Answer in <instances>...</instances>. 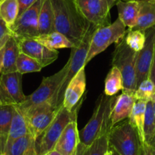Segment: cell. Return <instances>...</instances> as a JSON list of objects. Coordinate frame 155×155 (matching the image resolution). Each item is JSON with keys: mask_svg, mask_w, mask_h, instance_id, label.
I'll return each instance as SVG.
<instances>
[{"mask_svg": "<svg viewBox=\"0 0 155 155\" xmlns=\"http://www.w3.org/2000/svg\"><path fill=\"white\" fill-rule=\"evenodd\" d=\"M54 14L55 31L63 34L74 47L85 36L91 23L78 10L74 0H50Z\"/></svg>", "mask_w": 155, "mask_h": 155, "instance_id": "cell-1", "label": "cell"}, {"mask_svg": "<svg viewBox=\"0 0 155 155\" xmlns=\"http://www.w3.org/2000/svg\"><path fill=\"white\" fill-rule=\"evenodd\" d=\"M117 96H107L102 94L97 101L96 107L91 118L85 126L79 131L81 144L91 145L98 137L109 134L113 128L110 113Z\"/></svg>", "mask_w": 155, "mask_h": 155, "instance_id": "cell-2", "label": "cell"}, {"mask_svg": "<svg viewBox=\"0 0 155 155\" xmlns=\"http://www.w3.org/2000/svg\"><path fill=\"white\" fill-rule=\"evenodd\" d=\"M68 67V65L66 62L63 68L56 74L49 77H44L38 88L31 94L27 96L25 102L15 105L16 107L22 112L23 114L35 107L47 103L52 104L56 107L57 92L66 74Z\"/></svg>", "mask_w": 155, "mask_h": 155, "instance_id": "cell-3", "label": "cell"}, {"mask_svg": "<svg viewBox=\"0 0 155 155\" xmlns=\"http://www.w3.org/2000/svg\"><path fill=\"white\" fill-rule=\"evenodd\" d=\"M81 102L78 104L71 111H68L63 106H61L54 120L47 128L44 133L36 140L37 155H46L54 150L55 145L65 128L70 122L77 120L78 110Z\"/></svg>", "mask_w": 155, "mask_h": 155, "instance_id": "cell-4", "label": "cell"}, {"mask_svg": "<svg viewBox=\"0 0 155 155\" xmlns=\"http://www.w3.org/2000/svg\"><path fill=\"white\" fill-rule=\"evenodd\" d=\"M109 147L120 155H139L141 140L129 120L113 126L108 135Z\"/></svg>", "mask_w": 155, "mask_h": 155, "instance_id": "cell-5", "label": "cell"}, {"mask_svg": "<svg viewBox=\"0 0 155 155\" xmlns=\"http://www.w3.org/2000/svg\"><path fill=\"white\" fill-rule=\"evenodd\" d=\"M138 53L129 48L124 38L116 44L113 66L120 69L123 76V92L134 94L136 90V59Z\"/></svg>", "mask_w": 155, "mask_h": 155, "instance_id": "cell-6", "label": "cell"}, {"mask_svg": "<svg viewBox=\"0 0 155 155\" xmlns=\"http://www.w3.org/2000/svg\"><path fill=\"white\" fill-rule=\"evenodd\" d=\"M97 28L98 27H97L96 25L91 24L85 36L81 41V42L80 43L78 47H74L71 48L70 58L68 62H67L68 65L67 73L57 92L56 104L57 108H60L61 106L62 105L65 89H66L67 86L69 84L71 80L83 67H85L86 58H87V56L89 46H90L91 41L94 34Z\"/></svg>", "mask_w": 155, "mask_h": 155, "instance_id": "cell-7", "label": "cell"}, {"mask_svg": "<svg viewBox=\"0 0 155 155\" xmlns=\"http://www.w3.org/2000/svg\"><path fill=\"white\" fill-rule=\"evenodd\" d=\"M127 31L128 29L119 18L110 25L98 28L91 41L85 65L111 44H116L121 41L127 34Z\"/></svg>", "mask_w": 155, "mask_h": 155, "instance_id": "cell-8", "label": "cell"}, {"mask_svg": "<svg viewBox=\"0 0 155 155\" xmlns=\"http://www.w3.org/2000/svg\"><path fill=\"white\" fill-rule=\"evenodd\" d=\"M59 108L52 104H42L24 113L30 135L37 140L56 117Z\"/></svg>", "mask_w": 155, "mask_h": 155, "instance_id": "cell-9", "label": "cell"}, {"mask_svg": "<svg viewBox=\"0 0 155 155\" xmlns=\"http://www.w3.org/2000/svg\"><path fill=\"white\" fill-rule=\"evenodd\" d=\"M42 0H37L28 9L18 17L14 25L9 28L12 36L16 40L34 38L38 34V18Z\"/></svg>", "mask_w": 155, "mask_h": 155, "instance_id": "cell-10", "label": "cell"}, {"mask_svg": "<svg viewBox=\"0 0 155 155\" xmlns=\"http://www.w3.org/2000/svg\"><path fill=\"white\" fill-rule=\"evenodd\" d=\"M22 74L18 71L2 74L0 77V99L2 105H18L27 96L22 90Z\"/></svg>", "mask_w": 155, "mask_h": 155, "instance_id": "cell-11", "label": "cell"}, {"mask_svg": "<svg viewBox=\"0 0 155 155\" xmlns=\"http://www.w3.org/2000/svg\"><path fill=\"white\" fill-rule=\"evenodd\" d=\"M81 15L98 28L107 26L110 21V8L103 0H74Z\"/></svg>", "mask_w": 155, "mask_h": 155, "instance_id": "cell-12", "label": "cell"}, {"mask_svg": "<svg viewBox=\"0 0 155 155\" xmlns=\"http://www.w3.org/2000/svg\"><path fill=\"white\" fill-rule=\"evenodd\" d=\"M146 41L136 59V88L144 80L148 78L155 49V26L145 31Z\"/></svg>", "mask_w": 155, "mask_h": 155, "instance_id": "cell-13", "label": "cell"}, {"mask_svg": "<svg viewBox=\"0 0 155 155\" xmlns=\"http://www.w3.org/2000/svg\"><path fill=\"white\" fill-rule=\"evenodd\" d=\"M16 41L18 44L20 53L34 58L43 68L55 62L59 56L57 50L45 47L34 38H22Z\"/></svg>", "mask_w": 155, "mask_h": 155, "instance_id": "cell-14", "label": "cell"}, {"mask_svg": "<svg viewBox=\"0 0 155 155\" xmlns=\"http://www.w3.org/2000/svg\"><path fill=\"white\" fill-rule=\"evenodd\" d=\"M86 89L85 67H83L74 75L67 86L64 95L62 106L68 111H71L81 102Z\"/></svg>", "mask_w": 155, "mask_h": 155, "instance_id": "cell-15", "label": "cell"}, {"mask_svg": "<svg viewBox=\"0 0 155 155\" xmlns=\"http://www.w3.org/2000/svg\"><path fill=\"white\" fill-rule=\"evenodd\" d=\"M79 142V131L75 120L67 125L58 139L54 150L62 155H74Z\"/></svg>", "mask_w": 155, "mask_h": 155, "instance_id": "cell-16", "label": "cell"}, {"mask_svg": "<svg viewBox=\"0 0 155 155\" xmlns=\"http://www.w3.org/2000/svg\"><path fill=\"white\" fill-rule=\"evenodd\" d=\"M135 101L136 99L134 97V94L123 92L116 97L110 113L112 126H114L117 123L129 118Z\"/></svg>", "mask_w": 155, "mask_h": 155, "instance_id": "cell-17", "label": "cell"}, {"mask_svg": "<svg viewBox=\"0 0 155 155\" xmlns=\"http://www.w3.org/2000/svg\"><path fill=\"white\" fill-rule=\"evenodd\" d=\"M116 5L118 9L119 18L129 30L133 29L138 22L139 11L138 0H132L129 2L118 1Z\"/></svg>", "mask_w": 155, "mask_h": 155, "instance_id": "cell-18", "label": "cell"}, {"mask_svg": "<svg viewBox=\"0 0 155 155\" xmlns=\"http://www.w3.org/2000/svg\"><path fill=\"white\" fill-rule=\"evenodd\" d=\"M138 22L133 29L145 31L155 26V0H138Z\"/></svg>", "mask_w": 155, "mask_h": 155, "instance_id": "cell-19", "label": "cell"}, {"mask_svg": "<svg viewBox=\"0 0 155 155\" xmlns=\"http://www.w3.org/2000/svg\"><path fill=\"white\" fill-rule=\"evenodd\" d=\"M4 153L6 155H37L36 140L28 135L15 140L5 149Z\"/></svg>", "mask_w": 155, "mask_h": 155, "instance_id": "cell-20", "label": "cell"}, {"mask_svg": "<svg viewBox=\"0 0 155 155\" xmlns=\"http://www.w3.org/2000/svg\"><path fill=\"white\" fill-rule=\"evenodd\" d=\"M19 54L20 50L17 41L14 37L11 36L4 47L2 74L17 71L16 62Z\"/></svg>", "mask_w": 155, "mask_h": 155, "instance_id": "cell-21", "label": "cell"}, {"mask_svg": "<svg viewBox=\"0 0 155 155\" xmlns=\"http://www.w3.org/2000/svg\"><path fill=\"white\" fill-rule=\"evenodd\" d=\"M28 134H29V132H28L25 116H24L22 112L15 105H14V113H13L12 120L5 147L9 145L15 140L25 136Z\"/></svg>", "mask_w": 155, "mask_h": 155, "instance_id": "cell-22", "label": "cell"}, {"mask_svg": "<svg viewBox=\"0 0 155 155\" xmlns=\"http://www.w3.org/2000/svg\"><path fill=\"white\" fill-rule=\"evenodd\" d=\"M55 31L54 14L50 0H42L38 18L39 35Z\"/></svg>", "mask_w": 155, "mask_h": 155, "instance_id": "cell-23", "label": "cell"}, {"mask_svg": "<svg viewBox=\"0 0 155 155\" xmlns=\"http://www.w3.org/2000/svg\"><path fill=\"white\" fill-rule=\"evenodd\" d=\"M14 113V105H0V154L4 153Z\"/></svg>", "mask_w": 155, "mask_h": 155, "instance_id": "cell-24", "label": "cell"}, {"mask_svg": "<svg viewBox=\"0 0 155 155\" xmlns=\"http://www.w3.org/2000/svg\"><path fill=\"white\" fill-rule=\"evenodd\" d=\"M37 42L52 50L65 48H73L74 45L66 37L57 31H53L46 34L37 35L34 37Z\"/></svg>", "mask_w": 155, "mask_h": 155, "instance_id": "cell-25", "label": "cell"}, {"mask_svg": "<svg viewBox=\"0 0 155 155\" xmlns=\"http://www.w3.org/2000/svg\"><path fill=\"white\" fill-rule=\"evenodd\" d=\"M146 104L147 102L144 101H136L134 107L131 112L130 116H129V123L132 126L136 129L139 136L141 142L144 141V117H145Z\"/></svg>", "mask_w": 155, "mask_h": 155, "instance_id": "cell-26", "label": "cell"}, {"mask_svg": "<svg viewBox=\"0 0 155 155\" xmlns=\"http://www.w3.org/2000/svg\"><path fill=\"white\" fill-rule=\"evenodd\" d=\"M108 135L105 134L98 137L91 145L86 146L79 142L74 155H104L109 149Z\"/></svg>", "mask_w": 155, "mask_h": 155, "instance_id": "cell-27", "label": "cell"}, {"mask_svg": "<svg viewBox=\"0 0 155 155\" xmlns=\"http://www.w3.org/2000/svg\"><path fill=\"white\" fill-rule=\"evenodd\" d=\"M123 76L117 67L113 66L105 79L104 94L107 96H115L120 91H123Z\"/></svg>", "mask_w": 155, "mask_h": 155, "instance_id": "cell-28", "label": "cell"}, {"mask_svg": "<svg viewBox=\"0 0 155 155\" xmlns=\"http://www.w3.org/2000/svg\"><path fill=\"white\" fill-rule=\"evenodd\" d=\"M18 0H2L0 2V17L8 28L14 25L18 17Z\"/></svg>", "mask_w": 155, "mask_h": 155, "instance_id": "cell-29", "label": "cell"}, {"mask_svg": "<svg viewBox=\"0 0 155 155\" xmlns=\"http://www.w3.org/2000/svg\"><path fill=\"white\" fill-rule=\"evenodd\" d=\"M16 66H17V71L21 74H27V73L39 72L43 68L41 64L36 59L22 53H20L18 57Z\"/></svg>", "mask_w": 155, "mask_h": 155, "instance_id": "cell-30", "label": "cell"}, {"mask_svg": "<svg viewBox=\"0 0 155 155\" xmlns=\"http://www.w3.org/2000/svg\"><path fill=\"white\" fill-rule=\"evenodd\" d=\"M126 44L135 52L141 51L144 47L146 41L145 31L141 30H129L124 37Z\"/></svg>", "mask_w": 155, "mask_h": 155, "instance_id": "cell-31", "label": "cell"}, {"mask_svg": "<svg viewBox=\"0 0 155 155\" xmlns=\"http://www.w3.org/2000/svg\"><path fill=\"white\" fill-rule=\"evenodd\" d=\"M155 132V115L153 102L147 101L146 104L145 117H144V141L150 143Z\"/></svg>", "mask_w": 155, "mask_h": 155, "instance_id": "cell-32", "label": "cell"}, {"mask_svg": "<svg viewBox=\"0 0 155 155\" xmlns=\"http://www.w3.org/2000/svg\"><path fill=\"white\" fill-rule=\"evenodd\" d=\"M134 97L136 101H153L155 99V84L149 78L144 80L137 87Z\"/></svg>", "mask_w": 155, "mask_h": 155, "instance_id": "cell-33", "label": "cell"}, {"mask_svg": "<svg viewBox=\"0 0 155 155\" xmlns=\"http://www.w3.org/2000/svg\"><path fill=\"white\" fill-rule=\"evenodd\" d=\"M11 36L12 33L9 28L0 17V50H2L5 47Z\"/></svg>", "mask_w": 155, "mask_h": 155, "instance_id": "cell-34", "label": "cell"}, {"mask_svg": "<svg viewBox=\"0 0 155 155\" xmlns=\"http://www.w3.org/2000/svg\"><path fill=\"white\" fill-rule=\"evenodd\" d=\"M139 155H155V147L145 141L141 142Z\"/></svg>", "mask_w": 155, "mask_h": 155, "instance_id": "cell-35", "label": "cell"}, {"mask_svg": "<svg viewBox=\"0 0 155 155\" xmlns=\"http://www.w3.org/2000/svg\"><path fill=\"white\" fill-rule=\"evenodd\" d=\"M37 0H18V6H19V12L18 16L21 15L24 12L26 11L27 9L32 6Z\"/></svg>", "mask_w": 155, "mask_h": 155, "instance_id": "cell-36", "label": "cell"}, {"mask_svg": "<svg viewBox=\"0 0 155 155\" xmlns=\"http://www.w3.org/2000/svg\"><path fill=\"white\" fill-rule=\"evenodd\" d=\"M148 78L150 80H151L153 82V84H155V49H154V54H153V60H152L151 66L150 68V72H149Z\"/></svg>", "mask_w": 155, "mask_h": 155, "instance_id": "cell-37", "label": "cell"}, {"mask_svg": "<svg viewBox=\"0 0 155 155\" xmlns=\"http://www.w3.org/2000/svg\"><path fill=\"white\" fill-rule=\"evenodd\" d=\"M103 2H105L107 6L109 7V8L111 9L113 5H116V3L117 2V0H103Z\"/></svg>", "mask_w": 155, "mask_h": 155, "instance_id": "cell-38", "label": "cell"}, {"mask_svg": "<svg viewBox=\"0 0 155 155\" xmlns=\"http://www.w3.org/2000/svg\"><path fill=\"white\" fill-rule=\"evenodd\" d=\"M3 52L4 47L0 50V77L2 75V59H3Z\"/></svg>", "mask_w": 155, "mask_h": 155, "instance_id": "cell-39", "label": "cell"}, {"mask_svg": "<svg viewBox=\"0 0 155 155\" xmlns=\"http://www.w3.org/2000/svg\"><path fill=\"white\" fill-rule=\"evenodd\" d=\"M46 155H62V154H61L60 153L57 152L56 150H51V151L49 152V153H47Z\"/></svg>", "mask_w": 155, "mask_h": 155, "instance_id": "cell-40", "label": "cell"}, {"mask_svg": "<svg viewBox=\"0 0 155 155\" xmlns=\"http://www.w3.org/2000/svg\"><path fill=\"white\" fill-rule=\"evenodd\" d=\"M148 144H151L152 146H153V147H155V132H154V135H153V138H152V140L150 141V142L148 143Z\"/></svg>", "mask_w": 155, "mask_h": 155, "instance_id": "cell-41", "label": "cell"}, {"mask_svg": "<svg viewBox=\"0 0 155 155\" xmlns=\"http://www.w3.org/2000/svg\"><path fill=\"white\" fill-rule=\"evenodd\" d=\"M104 155H113V152H112V150L110 148V147H109L108 150H107V152L104 153Z\"/></svg>", "mask_w": 155, "mask_h": 155, "instance_id": "cell-42", "label": "cell"}, {"mask_svg": "<svg viewBox=\"0 0 155 155\" xmlns=\"http://www.w3.org/2000/svg\"><path fill=\"white\" fill-rule=\"evenodd\" d=\"M110 149H111V148H110ZM111 150H112V152H113V155H120L118 153H117V152L115 151L114 150H113V149H111Z\"/></svg>", "mask_w": 155, "mask_h": 155, "instance_id": "cell-43", "label": "cell"}, {"mask_svg": "<svg viewBox=\"0 0 155 155\" xmlns=\"http://www.w3.org/2000/svg\"><path fill=\"white\" fill-rule=\"evenodd\" d=\"M153 102V110H154V115H155V99L154 101H152Z\"/></svg>", "mask_w": 155, "mask_h": 155, "instance_id": "cell-44", "label": "cell"}, {"mask_svg": "<svg viewBox=\"0 0 155 155\" xmlns=\"http://www.w3.org/2000/svg\"><path fill=\"white\" fill-rule=\"evenodd\" d=\"M118 1H122V2H129V1H132V0H117V2Z\"/></svg>", "mask_w": 155, "mask_h": 155, "instance_id": "cell-45", "label": "cell"}, {"mask_svg": "<svg viewBox=\"0 0 155 155\" xmlns=\"http://www.w3.org/2000/svg\"><path fill=\"white\" fill-rule=\"evenodd\" d=\"M0 105H2V101H1V99H0Z\"/></svg>", "mask_w": 155, "mask_h": 155, "instance_id": "cell-46", "label": "cell"}, {"mask_svg": "<svg viewBox=\"0 0 155 155\" xmlns=\"http://www.w3.org/2000/svg\"><path fill=\"white\" fill-rule=\"evenodd\" d=\"M0 155H6V154H5V153H1Z\"/></svg>", "mask_w": 155, "mask_h": 155, "instance_id": "cell-47", "label": "cell"}, {"mask_svg": "<svg viewBox=\"0 0 155 155\" xmlns=\"http://www.w3.org/2000/svg\"><path fill=\"white\" fill-rule=\"evenodd\" d=\"M1 1H2V0H0V2H1Z\"/></svg>", "mask_w": 155, "mask_h": 155, "instance_id": "cell-48", "label": "cell"}]
</instances>
